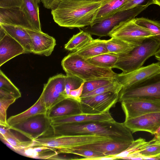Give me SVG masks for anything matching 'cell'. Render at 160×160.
I'll return each instance as SVG.
<instances>
[{"instance_id": "18", "label": "cell", "mask_w": 160, "mask_h": 160, "mask_svg": "<svg viewBox=\"0 0 160 160\" xmlns=\"http://www.w3.org/2000/svg\"><path fill=\"white\" fill-rule=\"evenodd\" d=\"M24 53L25 52L23 47L6 33L0 37V67L14 57Z\"/></svg>"}, {"instance_id": "16", "label": "cell", "mask_w": 160, "mask_h": 160, "mask_svg": "<svg viewBox=\"0 0 160 160\" xmlns=\"http://www.w3.org/2000/svg\"><path fill=\"white\" fill-rule=\"evenodd\" d=\"M0 24L17 26L33 30L21 7L0 8Z\"/></svg>"}, {"instance_id": "13", "label": "cell", "mask_w": 160, "mask_h": 160, "mask_svg": "<svg viewBox=\"0 0 160 160\" xmlns=\"http://www.w3.org/2000/svg\"><path fill=\"white\" fill-rule=\"evenodd\" d=\"M123 123L132 133L142 131L154 134L160 126V112L147 113L126 120Z\"/></svg>"}, {"instance_id": "4", "label": "cell", "mask_w": 160, "mask_h": 160, "mask_svg": "<svg viewBox=\"0 0 160 160\" xmlns=\"http://www.w3.org/2000/svg\"><path fill=\"white\" fill-rule=\"evenodd\" d=\"M111 140L96 135H53L33 140V145L44 146L56 149L60 154H71L78 147L99 142Z\"/></svg>"}, {"instance_id": "48", "label": "cell", "mask_w": 160, "mask_h": 160, "mask_svg": "<svg viewBox=\"0 0 160 160\" xmlns=\"http://www.w3.org/2000/svg\"><path fill=\"white\" fill-rule=\"evenodd\" d=\"M154 4L158 5L160 7V0H153Z\"/></svg>"}, {"instance_id": "23", "label": "cell", "mask_w": 160, "mask_h": 160, "mask_svg": "<svg viewBox=\"0 0 160 160\" xmlns=\"http://www.w3.org/2000/svg\"><path fill=\"white\" fill-rule=\"evenodd\" d=\"M47 109L41 94L38 100L31 107L21 113L11 116L7 119V122L10 128L34 115L47 113Z\"/></svg>"}, {"instance_id": "7", "label": "cell", "mask_w": 160, "mask_h": 160, "mask_svg": "<svg viewBox=\"0 0 160 160\" xmlns=\"http://www.w3.org/2000/svg\"><path fill=\"white\" fill-rule=\"evenodd\" d=\"M9 128L32 140L54 135L51 119L47 113L34 115Z\"/></svg>"}, {"instance_id": "31", "label": "cell", "mask_w": 160, "mask_h": 160, "mask_svg": "<svg viewBox=\"0 0 160 160\" xmlns=\"http://www.w3.org/2000/svg\"><path fill=\"white\" fill-rule=\"evenodd\" d=\"M118 55L107 53L99 55L87 60L96 66L112 69L118 61Z\"/></svg>"}, {"instance_id": "27", "label": "cell", "mask_w": 160, "mask_h": 160, "mask_svg": "<svg viewBox=\"0 0 160 160\" xmlns=\"http://www.w3.org/2000/svg\"><path fill=\"white\" fill-rule=\"evenodd\" d=\"M0 138L5 139L9 142L15 149L26 148L32 146L33 140H24L12 131L9 128L0 126Z\"/></svg>"}, {"instance_id": "3", "label": "cell", "mask_w": 160, "mask_h": 160, "mask_svg": "<svg viewBox=\"0 0 160 160\" xmlns=\"http://www.w3.org/2000/svg\"><path fill=\"white\" fill-rule=\"evenodd\" d=\"M61 65L67 75H74L84 81L100 79H115L118 74L111 68L96 66L77 55L70 53L62 60Z\"/></svg>"}, {"instance_id": "30", "label": "cell", "mask_w": 160, "mask_h": 160, "mask_svg": "<svg viewBox=\"0 0 160 160\" xmlns=\"http://www.w3.org/2000/svg\"><path fill=\"white\" fill-rule=\"evenodd\" d=\"M134 152L139 153L145 157V160H160V140L154 137L146 145Z\"/></svg>"}, {"instance_id": "44", "label": "cell", "mask_w": 160, "mask_h": 160, "mask_svg": "<svg viewBox=\"0 0 160 160\" xmlns=\"http://www.w3.org/2000/svg\"><path fill=\"white\" fill-rule=\"evenodd\" d=\"M0 98L10 99L15 98L11 94L0 89Z\"/></svg>"}, {"instance_id": "37", "label": "cell", "mask_w": 160, "mask_h": 160, "mask_svg": "<svg viewBox=\"0 0 160 160\" xmlns=\"http://www.w3.org/2000/svg\"><path fill=\"white\" fill-rule=\"evenodd\" d=\"M17 99L0 98V125L6 128L9 126L7 119V111L9 106L13 103Z\"/></svg>"}, {"instance_id": "42", "label": "cell", "mask_w": 160, "mask_h": 160, "mask_svg": "<svg viewBox=\"0 0 160 160\" xmlns=\"http://www.w3.org/2000/svg\"><path fill=\"white\" fill-rule=\"evenodd\" d=\"M84 83L78 88L71 91L67 98H71L80 103L81 100V96L82 94Z\"/></svg>"}, {"instance_id": "24", "label": "cell", "mask_w": 160, "mask_h": 160, "mask_svg": "<svg viewBox=\"0 0 160 160\" xmlns=\"http://www.w3.org/2000/svg\"><path fill=\"white\" fill-rule=\"evenodd\" d=\"M105 41L99 39H93L81 48L73 52L86 60L102 54L108 53Z\"/></svg>"}, {"instance_id": "38", "label": "cell", "mask_w": 160, "mask_h": 160, "mask_svg": "<svg viewBox=\"0 0 160 160\" xmlns=\"http://www.w3.org/2000/svg\"><path fill=\"white\" fill-rule=\"evenodd\" d=\"M84 81L82 79L74 75H66L64 93L67 98L71 91L79 88Z\"/></svg>"}, {"instance_id": "40", "label": "cell", "mask_w": 160, "mask_h": 160, "mask_svg": "<svg viewBox=\"0 0 160 160\" xmlns=\"http://www.w3.org/2000/svg\"><path fill=\"white\" fill-rule=\"evenodd\" d=\"M152 4H154L153 0H127L126 3L119 11L127 10L139 6H146L148 7Z\"/></svg>"}, {"instance_id": "29", "label": "cell", "mask_w": 160, "mask_h": 160, "mask_svg": "<svg viewBox=\"0 0 160 160\" xmlns=\"http://www.w3.org/2000/svg\"><path fill=\"white\" fill-rule=\"evenodd\" d=\"M80 32L74 35L64 46L65 49L75 52L81 48L93 39L91 35L80 29Z\"/></svg>"}, {"instance_id": "10", "label": "cell", "mask_w": 160, "mask_h": 160, "mask_svg": "<svg viewBox=\"0 0 160 160\" xmlns=\"http://www.w3.org/2000/svg\"><path fill=\"white\" fill-rule=\"evenodd\" d=\"M119 93L109 92L91 97L81 98L82 113L97 114L109 112L118 101Z\"/></svg>"}, {"instance_id": "11", "label": "cell", "mask_w": 160, "mask_h": 160, "mask_svg": "<svg viewBox=\"0 0 160 160\" xmlns=\"http://www.w3.org/2000/svg\"><path fill=\"white\" fill-rule=\"evenodd\" d=\"M66 75L59 74L50 78L42 93L47 111L66 98L64 93Z\"/></svg>"}, {"instance_id": "32", "label": "cell", "mask_w": 160, "mask_h": 160, "mask_svg": "<svg viewBox=\"0 0 160 160\" xmlns=\"http://www.w3.org/2000/svg\"><path fill=\"white\" fill-rule=\"evenodd\" d=\"M138 25L149 30L154 35L153 37L160 42V22L147 18L141 17L134 18Z\"/></svg>"}, {"instance_id": "15", "label": "cell", "mask_w": 160, "mask_h": 160, "mask_svg": "<svg viewBox=\"0 0 160 160\" xmlns=\"http://www.w3.org/2000/svg\"><path fill=\"white\" fill-rule=\"evenodd\" d=\"M25 29L31 38L32 53L46 56L51 55L56 45L55 39L42 31Z\"/></svg>"}, {"instance_id": "8", "label": "cell", "mask_w": 160, "mask_h": 160, "mask_svg": "<svg viewBox=\"0 0 160 160\" xmlns=\"http://www.w3.org/2000/svg\"><path fill=\"white\" fill-rule=\"evenodd\" d=\"M147 8L146 6H139L119 11L92 26L81 28L91 35L100 37L108 36L112 30L120 22L135 18L136 16Z\"/></svg>"}, {"instance_id": "6", "label": "cell", "mask_w": 160, "mask_h": 160, "mask_svg": "<svg viewBox=\"0 0 160 160\" xmlns=\"http://www.w3.org/2000/svg\"><path fill=\"white\" fill-rule=\"evenodd\" d=\"M135 98L160 101V71L119 92L120 102Z\"/></svg>"}, {"instance_id": "5", "label": "cell", "mask_w": 160, "mask_h": 160, "mask_svg": "<svg viewBox=\"0 0 160 160\" xmlns=\"http://www.w3.org/2000/svg\"><path fill=\"white\" fill-rule=\"evenodd\" d=\"M160 48V42L153 37L146 39L140 45L126 53L118 55L113 68L127 73L142 67L146 60L153 55Z\"/></svg>"}, {"instance_id": "45", "label": "cell", "mask_w": 160, "mask_h": 160, "mask_svg": "<svg viewBox=\"0 0 160 160\" xmlns=\"http://www.w3.org/2000/svg\"><path fill=\"white\" fill-rule=\"evenodd\" d=\"M1 141L3 142L8 148L15 152V148L8 141L3 138H0Z\"/></svg>"}, {"instance_id": "1", "label": "cell", "mask_w": 160, "mask_h": 160, "mask_svg": "<svg viewBox=\"0 0 160 160\" xmlns=\"http://www.w3.org/2000/svg\"><path fill=\"white\" fill-rule=\"evenodd\" d=\"M101 5L99 0H61L51 14L60 26L82 28L92 25Z\"/></svg>"}, {"instance_id": "33", "label": "cell", "mask_w": 160, "mask_h": 160, "mask_svg": "<svg viewBox=\"0 0 160 160\" xmlns=\"http://www.w3.org/2000/svg\"><path fill=\"white\" fill-rule=\"evenodd\" d=\"M122 88V86L115 79L113 82L109 84L99 88L92 92L82 94L81 98L91 97L109 92L119 93Z\"/></svg>"}, {"instance_id": "12", "label": "cell", "mask_w": 160, "mask_h": 160, "mask_svg": "<svg viewBox=\"0 0 160 160\" xmlns=\"http://www.w3.org/2000/svg\"><path fill=\"white\" fill-rule=\"evenodd\" d=\"M125 120L150 113L160 112V101L135 98L121 101Z\"/></svg>"}, {"instance_id": "43", "label": "cell", "mask_w": 160, "mask_h": 160, "mask_svg": "<svg viewBox=\"0 0 160 160\" xmlns=\"http://www.w3.org/2000/svg\"><path fill=\"white\" fill-rule=\"evenodd\" d=\"M123 159L145 160V157L138 152H134L128 155Z\"/></svg>"}, {"instance_id": "46", "label": "cell", "mask_w": 160, "mask_h": 160, "mask_svg": "<svg viewBox=\"0 0 160 160\" xmlns=\"http://www.w3.org/2000/svg\"><path fill=\"white\" fill-rule=\"evenodd\" d=\"M154 135L155 137L160 140V126L155 132Z\"/></svg>"}, {"instance_id": "17", "label": "cell", "mask_w": 160, "mask_h": 160, "mask_svg": "<svg viewBox=\"0 0 160 160\" xmlns=\"http://www.w3.org/2000/svg\"><path fill=\"white\" fill-rule=\"evenodd\" d=\"M132 142L112 140L102 141L78 147L72 152L77 149H87L97 151L106 156H114L126 149Z\"/></svg>"}, {"instance_id": "34", "label": "cell", "mask_w": 160, "mask_h": 160, "mask_svg": "<svg viewBox=\"0 0 160 160\" xmlns=\"http://www.w3.org/2000/svg\"><path fill=\"white\" fill-rule=\"evenodd\" d=\"M0 89L11 94L16 99L21 97V93L18 89L1 70L0 71Z\"/></svg>"}, {"instance_id": "9", "label": "cell", "mask_w": 160, "mask_h": 160, "mask_svg": "<svg viewBox=\"0 0 160 160\" xmlns=\"http://www.w3.org/2000/svg\"><path fill=\"white\" fill-rule=\"evenodd\" d=\"M134 18L120 22L112 30L108 36L137 46L141 44L146 39L154 37V34L149 30L137 24Z\"/></svg>"}, {"instance_id": "35", "label": "cell", "mask_w": 160, "mask_h": 160, "mask_svg": "<svg viewBox=\"0 0 160 160\" xmlns=\"http://www.w3.org/2000/svg\"><path fill=\"white\" fill-rule=\"evenodd\" d=\"M115 79L100 78L84 82L82 94L92 92L113 82Z\"/></svg>"}, {"instance_id": "2", "label": "cell", "mask_w": 160, "mask_h": 160, "mask_svg": "<svg viewBox=\"0 0 160 160\" xmlns=\"http://www.w3.org/2000/svg\"><path fill=\"white\" fill-rule=\"evenodd\" d=\"M54 135H96L111 140L132 142L134 140L131 131L123 123L114 119L103 122H87L52 125Z\"/></svg>"}, {"instance_id": "25", "label": "cell", "mask_w": 160, "mask_h": 160, "mask_svg": "<svg viewBox=\"0 0 160 160\" xmlns=\"http://www.w3.org/2000/svg\"><path fill=\"white\" fill-rule=\"evenodd\" d=\"M99 0L102 5L92 25L119 12L127 0Z\"/></svg>"}, {"instance_id": "14", "label": "cell", "mask_w": 160, "mask_h": 160, "mask_svg": "<svg viewBox=\"0 0 160 160\" xmlns=\"http://www.w3.org/2000/svg\"><path fill=\"white\" fill-rule=\"evenodd\" d=\"M160 71V62L142 66L131 72L118 74L115 79L122 86V88L131 86L153 75Z\"/></svg>"}, {"instance_id": "47", "label": "cell", "mask_w": 160, "mask_h": 160, "mask_svg": "<svg viewBox=\"0 0 160 160\" xmlns=\"http://www.w3.org/2000/svg\"><path fill=\"white\" fill-rule=\"evenodd\" d=\"M154 56L156 59L160 62V48L155 53Z\"/></svg>"}, {"instance_id": "26", "label": "cell", "mask_w": 160, "mask_h": 160, "mask_svg": "<svg viewBox=\"0 0 160 160\" xmlns=\"http://www.w3.org/2000/svg\"><path fill=\"white\" fill-rule=\"evenodd\" d=\"M38 4L33 0H23L21 8L31 24L33 30L41 31Z\"/></svg>"}, {"instance_id": "20", "label": "cell", "mask_w": 160, "mask_h": 160, "mask_svg": "<svg viewBox=\"0 0 160 160\" xmlns=\"http://www.w3.org/2000/svg\"><path fill=\"white\" fill-rule=\"evenodd\" d=\"M52 125L87 122H103L114 119L109 112L100 114L80 113L51 119Z\"/></svg>"}, {"instance_id": "36", "label": "cell", "mask_w": 160, "mask_h": 160, "mask_svg": "<svg viewBox=\"0 0 160 160\" xmlns=\"http://www.w3.org/2000/svg\"><path fill=\"white\" fill-rule=\"evenodd\" d=\"M148 143L145 139L139 138L132 142L129 146L125 150L114 155L118 159H124V158L136 151L139 150Z\"/></svg>"}, {"instance_id": "41", "label": "cell", "mask_w": 160, "mask_h": 160, "mask_svg": "<svg viewBox=\"0 0 160 160\" xmlns=\"http://www.w3.org/2000/svg\"><path fill=\"white\" fill-rule=\"evenodd\" d=\"M23 0H0V8L21 7Z\"/></svg>"}, {"instance_id": "19", "label": "cell", "mask_w": 160, "mask_h": 160, "mask_svg": "<svg viewBox=\"0 0 160 160\" xmlns=\"http://www.w3.org/2000/svg\"><path fill=\"white\" fill-rule=\"evenodd\" d=\"M82 113L80 103L69 98L61 101L47 112L50 119Z\"/></svg>"}, {"instance_id": "49", "label": "cell", "mask_w": 160, "mask_h": 160, "mask_svg": "<svg viewBox=\"0 0 160 160\" xmlns=\"http://www.w3.org/2000/svg\"><path fill=\"white\" fill-rule=\"evenodd\" d=\"M35 2L38 3L40 2V0H33Z\"/></svg>"}, {"instance_id": "21", "label": "cell", "mask_w": 160, "mask_h": 160, "mask_svg": "<svg viewBox=\"0 0 160 160\" xmlns=\"http://www.w3.org/2000/svg\"><path fill=\"white\" fill-rule=\"evenodd\" d=\"M16 152L30 158L47 160H63L58 155L57 150L53 148L44 146L33 145L16 150Z\"/></svg>"}, {"instance_id": "22", "label": "cell", "mask_w": 160, "mask_h": 160, "mask_svg": "<svg viewBox=\"0 0 160 160\" xmlns=\"http://www.w3.org/2000/svg\"><path fill=\"white\" fill-rule=\"evenodd\" d=\"M5 32L24 48L25 53L32 52V43L29 34L25 28L19 26L0 24Z\"/></svg>"}, {"instance_id": "28", "label": "cell", "mask_w": 160, "mask_h": 160, "mask_svg": "<svg viewBox=\"0 0 160 160\" xmlns=\"http://www.w3.org/2000/svg\"><path fill=\"white\" fill-rule=\"evenodd\" d=\"M105 43L108 53L118 55L128 53L138 46L124 40L114 38L106 40Z\"/></svg>"}, {"instance_id": "39", "label": "cell", "mask_w": 160, "mask_h": 160, "mask_svg": "<svg viewBox=\"0 0 160 160\" xmlns=\"http://www.w3.org/2000/svg\"><path fill=\"white\" fill-rule=\"evenodd\" d=\"M71 154L83 157L84 158L80 160H94L95 158L106 155L100 152L87 149H77L72 151Z\"/></svg>"}]
</instances>
